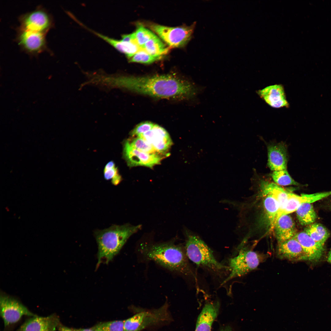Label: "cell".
Here are the masks:
<instances>
[{
	"mask_svg": "<svg viewBox=\"0 0 331 331\" xmlns=\"http://www.w3.org/2000/svg\"><path fill=\"white\" fill-rule=\"evenodd\" d=\"M140 137L151 145L159 154L165 155L172 145V140L167 131L154 124L149 131L139 135Z\"/></svg>",
	"mask_w": 331,
	"mask_h": 331,
	"instance_id": "12",
	"label": "cell"
},
{
	"mask_svg": "<svg viewBox=\"0 0 331 331\" xmlns=\"http://www.w3.org/2000/svg\"><path fill=\"white\" fill-rule=\"evenodd\" d=\"M0 314L5 327L17 323L23 316L36 315L17 299L5 295L0 296Z\"/></svg>",
	"mask_w": 331,
	"mask_h": 331,
	"instance_id": "8",
	"label": "cell"
},
{
	"mask_svg": "<svg viewBox=\"0 0 331 331\" xmlns=\"http://www.w3.org/2000/svg\"><path fill=\"white\" fill-rule=\"evenodd\" d=\"M123 157L130 167L143 166L152 168L159 164L165 156L160 154H149L140 151L131 146L127 140L124 143Z\"/></svg>",
	"mask_w": 331,
	"mask_h": 331,
	"instance_id": "10",
	"label": "cell"
},
{
	"mask_svg": "<svg viewBox=\"0 0 331 331\" xmlns=\"http://www.w3.org/2000/svg\"><path fill=\"white\" fill-rule=\"evenodd\" d=\"M267 256L248 249L240 250L237 256L229 259L228 275L221 284L255 269L265 259Z\"/></svg>",
	"mask_w": 331,
	"mask_h": 331,
	"instance_id": "5",
	"label": "cell"
},
{
	"mask_svg": "<svg viewBox=\"0 0 331 331\" xmlns=\"http://www.w3.org/2000/svg\"><path fill=\"white\" fill-rule=\"evenodd\" d=\"M162 56L151 55L141 49L128 59L130 62L150 64L162 58Z\"/></svg>",
	"mask_w": 331,
	"mask_h": 331,
	"instance_id": "32",
	"label": "cell"
},
{
	"mask_svg": "<svg viewBox=\"0 0 331 331\" xmlns=\"http://www.w3.org/2000/svg\"><path fill=\"white\" fill-rule=\"evenodd\" d=\"M141 49L155 56H162L169 51V48L156 35L146 42Z\"/></svg>",
	"mask_w": 331,
	"mask_h": 331,
	"instance_id": "26",
	"label": "cell"
},
{
	"mask_svg": "<svg viewBox=\"0 0 331 331\" xmlns=\"http://www.w3.org/2000/svg\"><path fill=\"white\" fill-rule=\"evenodd\" d=\"M268 165L273 171L287 169V147L284 143L270 144L267 147Z\"/></svg>",
	"mask_w": 331,
	"mask_h": 331,
	"instance_id": "18",
	"label": "cell"
},
{
	"mask_svg": "<svg viewBox=\"0 0 331 331\" xmlns=\"http://www.w3.org/2000/svg\"><path fill=\"white\" fill-rule=\"evenodd\" d=\"M304 231L315 241L323 246L330 235L326 228L319 223H313L309 225Z\"/></svg>",
	"mask_w": 331,
	"mask_h": 331,
	"instance_id": "23",
	"label": "cell"
},
{
	"mask_svg": "<svg viewBox=\"0 0 331 331\" xmlns=\"http://www.w3.org/2000/svg\"><path fill=\"white\" fill-rule=\"evenodd\" d=\"M19 21L20 28L45 34L53 25L51 15L42 7L22 15L20 17Z\"/></svg>",
	"mask_w": 331,
	"mask_h": 331,
	"instance_id": "9",
	"label": "cell"
},
{
	"mask_svg": "<svg viewBox=\"0 0 331 331\" xmlns=\"http://www.w3.org/2000/svg\"><path fill=\"white\" fill-rule=\"evenodd\" d=\"M46 34L20 28L16 39L19 46L25 51L30 54L37 55L46 48Z\"/></svg>",
	"mask_w": 331,
	"mask_h": 331,
	"instance_id": "11",
	"label": "cell"
},
{
	"mask_svg": "<svg viewBox=\"0 0 331 331\" xmlns=\"http://www.w3.org/2000/svg\"><path fill=\"white\" fill-rule=\"evenodd\" d=\"M257 93L268 105L274 108H288V102L283 86L281 84L268 86L258 90Z\"/></svg>",
	"mask_w": 331,
	"mask_h": 331,
	"instance_id": "15",
	"label": "cell"
},
{
	"mask_svg": "<svg viewBox=\"0 0 331 331\" xmlns=\"http://www.w3.org/2000/svg\"><path fill=\"white\" fill-rule=\"evenodd\" d=\"M141 228L140 225L128 224L113 225L108 228L94 232L98 248L97 268L101 263L108 264L120 251L129 238Z\"/></svg>",
	"mask_w": 331,
	"mask_h": 331,
	"instance_id": "3",
	"label": "cell"
},
{
	"mask_svg": "<svg viewBox=\"0 0 331 331\" xmlns=\"http://www.w3.org/2000/svg\"><path fill=\"white\" fill-rule=\"evenodd\" d=\"M261 188L264 196L271 195L276 200L279 205V212L283 209L287 202L289 192L275 183L265 181H261Z\"/></svg>",
	"mask_w": 331,
	"mask_h": 331,
	"instance_id": "21",
	"label": "cell"
},
{
	"mask_svg": "<svg viewBox=\"0 0 331 331\" xmlns=\"http://www.w3.org/2000/svg\"><path fill=\"white\" fill-rule=\"evenodd\" d=\"M134 33L135 43L141 49L146 42L155 36L151 31L141 25L138 26Z\"/></svg>",
	"mask_w": 331,
	"mask_h": 331,
	"instance_id": "29",
	"label": "cell"
},
{
	"mask_svg": "<svg viewBox=\"0 0 331 331\" xmlns=\"http://www.w3.org/2000/svg\"><path fill=\"white\" fill-rule=\"evenodd\" d=\"M170 316L166 302L160 308L142 311L124 320V331H139L151 325L169 321Z\"/></svg>",
	"mask_w": 331,
	"mask_h": 331,
	"instance_id": "6",
	"label": "cell"
},
{
	"mask_svg": "<svg viewBox=\"0 0 331 331\" xmlns=\"http://www.w3.org/2000/svg\"><path fill=\"white\" fill-rule=\"evenodd\" d=\"M271 176L275 183L280 186L299 185L291 177L287 169L273 171Z\"/></svg>",
	"mask_w": 331,
	"mask_h": 331,
	"instance_id": "27",
	"label": "cell"
},
{
	"mask_svg": "<svg viewBox=\"0 0 331 331\" xmlns=\"http://www.w3.org/2000/svg\"><path fill=\"white\" fill-rule=\"evenodd\" d=\"M97 36L105 40L120 52L125 54L128 59L141 50L136 44L121 40L112 38L89 29Z\"/></svg>",
	"mask_w": 331,
	"mask_h": 331,
	"instance_id": "22",
	"label": "cell"
},
{
	"mask_svg": "<svg viewBox=\"0 0 331 331\" xmlns=\"http://www.w3.org/2000/svg\"><path fill=\"white\" fill-rule=\"evenodd\" d=\"M220 331H233L232 329L228 326L225 327L222 329Z\"/></svg>",
	"mask_w": 331,
	"mask_h": 331,
	"instance_id": "36",
	"label": "cell"
},
{
	"mask_svg": "<svg viewBox=\"0 0 331 331\" xmlns=\"http://www.w3.org/2000/svg\"><path fill=\"white\" fill-rule=\"evenodd\" d=\"M220 307L218 301L206 304L199 314L195 331H211L212 326L218 315Z\"/></svg>",
	"mask_w": 331,
	"mask_h": 331,
	"instance_id": "19",
	"label": "cell"
},
{
	"mask_svg": "<svg viewBox=\"0 0 331 331\" xmlns=\"http://www.w3.org/2000/svg\"><path fill=\"white\" fill-rule=\"evenodd\" d=\"M327 260L329 263L331 264V249L329 253L327 258Z\"/></svg>",
	"mask_w": 331,
	"mask_h": 331,
	"instance_id": "37",
	"label": "cell"
},
{
	"mask_svg": "<svg viewBox=\"0 0 331 331\" xmlns=\"http://www.w3.org/2000/svg\"><path fill=\"white\" fill-rule=\"evenodd\" d=\"M293 237L301 245L306 261L317 262L321 259L325 251L324 246L316 242L304 231L297 233Z\"/></svg>",
	"mask_w": 331,
	"mask_h": 331,
	"instance_id": "16",
	"label": "cell"
},
{
	"mask_svg": "<svg viewBox=\"0 0 331 331\" xmlns=\"http://www.w3.org/2000/svg\"><path fill=\"white\" fill-rule=\"evenodd\" d=\"M104 175L106 180H111L112 183L114 185H118L122 180L118 168L113 161L108 162L106 165L104 170Z\"/></svg>",
	"mask_w": 331,
	"mask_h": 331,
	"instance_id": "28",
	"label": "cell"
},
{
	"mask_svg": "<svg viewBox=\"0 0 331 331\" xmlns=\"http://www.w3.org/2000/svg\"><path fill=\"white\" fill-rule=\"evenodd\" d=\"M276 255L281 259L291 261H306L304 252L298 241L294 237L278 242Z\"/></svg>",
	"mask_w": 331,
	"mask_h": 331,
	"instance_id": "17",
	"label": "cell"
},
{
	"mask_svg": "<svg viewBox=\"0 0 331 331\" xmlns=\"http://www.w3.org/2000/svg\"><path fill=\"white\" fill-rule=\"evenodd\" d=\"M139 250L146 260L154 261L172 272L185 276H195L185 250L174 243L144 244Z\"/></svg>",
	"mask_w": 331,
	"mask_h": 331,
	"instance_id": "2",
	"label": "cell"
},
{
	"mask_svg": "<svg viewBox=\"0 0 331 331\" xmlns=\"http://www.w3.org/2000/svg\"><path fill=\"white\" fill-rule=\"evenodd\" d=\"M273 229L278 242L293 238L297 233L295 223L289 215H282L278 219Z\"/></svg>",
	"mask_w": 331,
	"mask_h": 331,
	"instance_id": "20",
	"label": "cell"
},
{
	"mask_svg": "<svg viewBox=\"0 0 331 331\" xmlns=\"http://www.w3.org/2000/svg\"><path fill=\"white\" fill-rule=\"evenodd\" d=\"M95 331H124V320L101 322L92 327Z\"/></svg>",
	"mask_w": 331,
	"mask_h": 331,
	"instance_id": "30",
	"label": "cell"
},
{
	"mask_svg": "<svg viewBox=\"0 0 331 331\" xmlns=\"http://www.w3.org/2000/svg\"><path fill=\"white\" fill-rule=\"evenodd\" d=\"M60 322L59 317L53 314L46 317H30L17 331H56Z\"/></svg>",
	"mask_w": 331,
	"mask_h": 331,
	"instance_id": "14",
	"label": "cell"
},
{
	"mask_svg": "<svg viewBox=\"0 0 331 331\" xmlns=\"http://www.w3.org/2000/svg\"><path fill=\"white\" fill-rule=\"evenodd\" d=\"M295 212L297 219L302 225L312 224L317 218V214L311 203L302 204Z\"/></svg>",
	"mask_w": 331,
	"mask_h": 331,
	"instance_id": "24",
	"label": "cell"
},
{
	"mask_svg": "<svg viewBox=\"0 0 331 331\" xmlns=\"http://www.w3.org/2000/svg\"><path fill=\"white\" fill-rule=\"evenodd\" d=\"M127 140L131 146L140 151L149 154H159L151 145L140 137Z\"/></svg>",
	"mask_w": 331,
	"mask_h": 331,
	"instance_id": "31",
	"label": "cell"
},
{
	"mask_svg": "<svg viewBox=\"0 0 331 331\" xmlns=\"http://www.w3.org/2000/svg\"><path fill=\"white\" fill-rule=\"evenodd\" d=\"M154 124V123L148 121L141 123L137 125L131 131V135L133 137L138 136L150 130Z\"/></svg>",
	"mask_w": 331,
	"mask_h": 331,
	"instance_id": "33",
	"label": "cell"
},
{
	"mask_svg": "<svg viewBox=\"0 0 331 331\" xmlns=\"http://www.w3.org/2000/svg\"></svg>",
	"mask_w": 331,
	"mask_h": 331,
	"instance_id": "38",
	"label": "cell"
},
{
	"mask_svg": "<svg viewBox=\"0 0 331 331\" xmlns=\"http://www.w3.org/2000/svg\"><path fill=\"white\" fill-rule=\"evenodd\" d=\"M57 330L58 331H76L75 329L67 327L62 325L61 323L58 326Z\"/></svg>",
	"mask_w": 331,
	"mask_h": 331,
	"instance_id": "34",
	"label": "cell"
},
{
	"mask_svg": "<svg viewBox=\"0 0 331 331\" xmlns=\"http://www.w3.org/2000/svg\"><path fill=\"white\" fill-rule=\"evenodd\" d=\"M331 196V191L313 194L298 195L289 192L287 202L283 209L278 213L275 223L278 219L283 215L296 211L302 204L311 203Z\"/></svg>",
	"mask_w": 331,
	"mask_h": 331,
	"instance_id": "13",
	"label": "cell"
},
{
	"mask_svg": "<svg viewBox=\"0 0 331 331\" xmlns=\"http://www.w3.org/2000/svg\"><path fill=\"white\" fill-rule=\"evenodd\" d=\"M185 250L188 259L198 266L218 275L229 272V267L219 262L207 245L200 238L188 235Z\"/></svg>",
	"mask_w": 331,
	"mask_h": 331,
	"instance_id": "4",
	"label": "cell"
},
{
	"mask_svg": "<svg viewBox=\"0 0 331 331\" xmlns=\"http://www.w3.org/2000/svg\"><path fill=\"white\" fill-rule=\"evenodd\" d=\"M119 84L135 93L161 99H189L199 91L191 81L171 74L122 77Z\"/></svg>",
	"mask_w": 331,
	"mask_h": 331,
	"instance_id": "1",
	"label": "cell"
},
{
	"mask_svg": "<svg viewBox=\"0 0 331 331\" xmlns=\"http://www.w3.org/2000/svg\"><path fill=\"white\" fill-rule=\"evenodd\" d=\"M265 196L264 207L270 228L273 229L279 210V205L276 200L271 195H267Z\"/></svg>",
	"mask_w": 331,
	"mask_h": 331,
	"instance_id": "25",
	"label": "cell"
},
{
	"mask_svg": "<svg viewBox=\"0 0 331 331\" xmlns=\"http://www.w3.org/2000/svg\"><path fill=\"white\" fill-rule=\"evenodd\" d=\"M76 331H95L92 327L89 328L75 329Z\"/></svg>",
	"mask_w": 331,
	"mask_h": 331,
	"instance_id": "35",
	"label": "cell"
},
{
	"mask_svg": "<svg viewBox=\"0 0 331 331\" xmlns=\"http://www.w3.org/2000/svg\"><path fill=\"white\" fill-rule=\"evenodd\" d=\"M196 22L190 26L169 27L149 23L147 25L171 48H182L191 40L196 25Z\"/></svg>",
	"mask_w": 331,
	"mask_h": 331,
	"instance_id": "7",
	"label": "cell"
}]
</instances>
